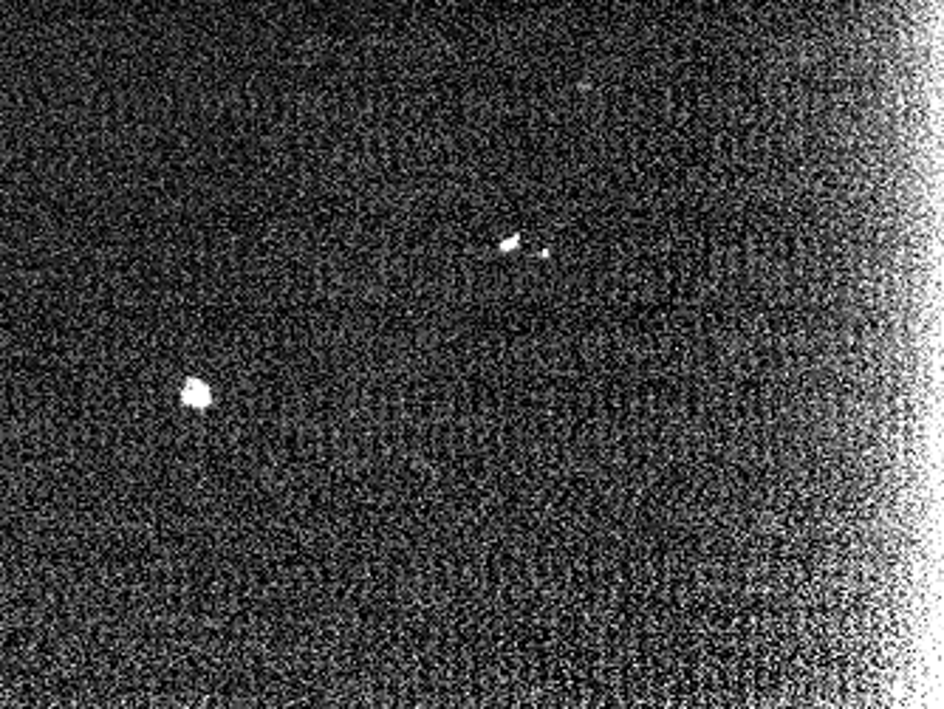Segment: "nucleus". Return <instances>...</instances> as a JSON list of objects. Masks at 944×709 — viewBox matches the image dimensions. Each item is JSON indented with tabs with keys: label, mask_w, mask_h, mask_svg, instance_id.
Returning <instances> with one entry per match:
<instances>
[{
	"label": "nucleus",
	"mask_w": 944,
	"mask_h": 709,
	"mask_svg": "<svg viewBox=\"0 0 944 709\" xmlns=\"http://www.w3.org/2000/svg\"><path fill=\"white\" fill-rule=\"evenodd\" d=\"M181 399L187 401V404H192V407H206L209 404V387L204 385V382H198V379H190L187 382V387H184V393H181Z\"/></svg>",
	"instance_id": "obj_1"
}]
</instances>
